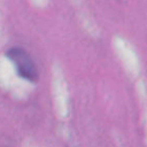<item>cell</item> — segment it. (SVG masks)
I'll use <instances>...</instances> for the list:
<instances>
[{"instance_id": "cell-1", "label": "cell", "mask_w": 147, "mask_h": 147, "mask_svg": "<svg viewBox=\"0 0 147 147\" xmlns=\"http://www.w3.org/2000/svg\"><path fill=\"white\" fill-rule=\"evenodd\" d=\"M6 55L14 63L17 74L22 78L32 83H36L38 80L39 78L38 68L34 61L32 60V57L30 56V54L25 49L21 47H13L7 51Z\"/></svg>"}]
</instances>
